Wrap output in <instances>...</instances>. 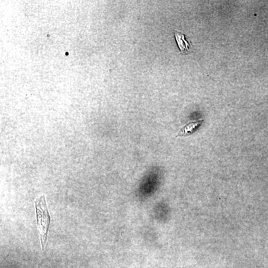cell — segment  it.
I'll return each instance as SVG.
<instances>
[{
	"label": "cell",
	"instance_id": "4",
	"mask_svg": "<svg viewBox=\"0 0 268 268\" xmlns=\"http://www.w3.org/2000/svg\"><path fill=\"white\" fill-rule=\"evenodd\" d=\"M203 121V119H201L188 123L180 130L177 136H187L192 134L201 124Z\"/></svg>",
	"mask_w": 268,
	"mask_h": 268
},
{
	"label": "cell",
	"instance_id": "1",
	"mask_svg": "<svg viewBox=\"0 0 268 268\" xmlns=\"http://www.w3.org/2000/svg\"><path fill=\"white\" fill-rule=\"evenodd\" d=\"M37 225L40 235L42 250L44 251L48 238V232L50 224V216L43 195L37 198L35 201Z\"/></svg>",
	"mask_w": 268,
	"mask_h": 268
},
{
	"label": "cell",
	"instance_id": "3",
	"mask_svg": "<svg viewBox=\"0 0 268 268\" xmlns=\"http://www.w3.org/2000/svg\"><path fill=\"white\" fill-rule=\"evenodd\" d=\"M155 218L159 221H165L169 217V210L167 205L159 203L154 208Z\"/></svg>",
	"mask_w": 268,
	"mask_h": 268
},
{
	"label": "cell",
	"instance_id": "2",
	"mask_svg": "<svg viewBox=\"0 0 268 268\" xmlns=\"http://www.w3.org/2000/svg\"><path fill=\"white\" fill-rule=\"evenodd\" d=\"M174 35L181 52L182 54L187 53L191 47V43L189 41V37L176 30L174 31Z\"/></svg>",
	"mask_w": 268,
	"mask_h": 268
}]
</instances>
